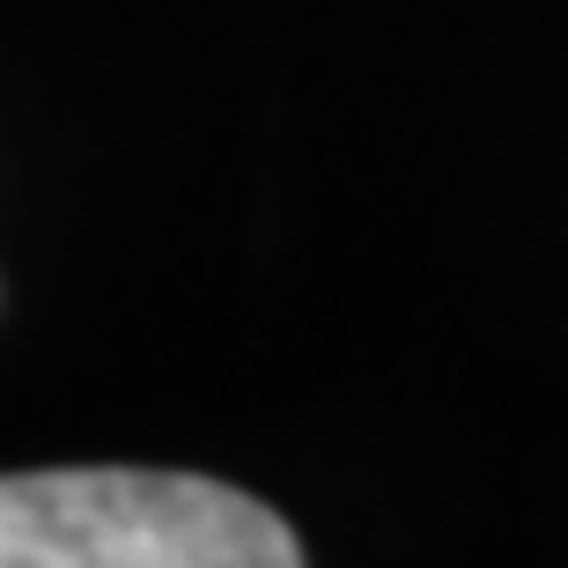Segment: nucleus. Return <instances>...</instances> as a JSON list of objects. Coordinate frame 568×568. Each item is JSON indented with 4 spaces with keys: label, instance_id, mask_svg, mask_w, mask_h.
<instances>
[{
    "label": "nucleus",
    "instance_id": "obj_1",
    "mask_svg": "<svg viewBox=\"0 0 568 568\" xmlns=\"http://www.w3.org/2000/svg\"><path fill=\"white\" fill-rule=\"evenodd\" d=\"M266 503L200 473L60 465L0 480V568H295Z\"/></svg>",
    "mask_w": 568,
    "mask_h": 568
}]
</instances>
